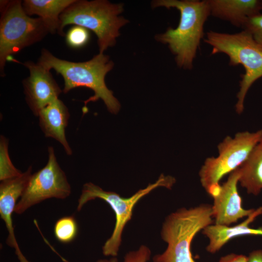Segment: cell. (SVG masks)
Segmentation results:
<instances>
[{
  "label": "cell",
  "mask_w": 262,
  "mask_h": 262,
  "mask_svg": "<svg viewBox=\"0 0 262 262\" xmlns=\"http://www.w3.org/2000/svg\"><path fill=\"white\" fill-rule=\"evenodd\" d=\"M32 167L20 176L1 181L0 184V214L8 231L6 244L14 248L20 262H29L22 254L14 234L12 213L15 212L16 202L24 192L32 176Z\"/></svg>",
  "instance_id": "obj_12"
},
{
  "label": "cell",
  "mask_w": 262,
  "mask_h": 262,
  "mask_svg": "<svg viewBox=\"0 0 262 262\" xmlns=\"http://www.w3.org/2000/svg\"><path fill=\"white\" fill-rule=\"evenodd\" d=\"M247 257V262H262V250L254 251Z\"/></svg>",
  "instance_id": "obj_24"
},
{
  "label": "cell",
  "mask_w": 262,
  "mask_h": 262,
  "mask_svg": "<svg viewBox=\"0 0 262 262\" xmlns=\"http://www.w3.org/2000/svg\"><path fill=\"white\" fill-rule=\"evenodd\" d=\"M47 164L32 174L16 203L15 212L21 214L32 206L50 198L64 199L71 193V187L60 167L52 147H48Z\"/></svg>",
  "instance_id": "obj_9"
},
{
  "label": "cell",
  "mask_w": 262,
  "mask_h": 262,
  "mask_svg": "<svg viewBox=\"0 0 262 262\" xmlns=\"http://www.w3.org/2000/svg\"><path fill=\"white\" fill-rule=\"evenodd\" d=\"M8 141L3 135L0 137V180L2 181L20 176L22 173L13 164L8 150Z\"/></svg>",
  "instance_id": "obj_19"
},
{
  "label": "cell",
  "mask_w": 262,
  "mask_h": 262,
  "mask_svg": "<svg viewBox=\"0 0 262 262\" xmlns=\"http://www.w3.org/2000/svg\"><path fill=\"white\" fill-rule=\"evenodd\" d=\"M151 251L145 245H142L138 249L130 251L124 257V262H147L150 257Z\"/></svg>",
  "instance_id": "obj_22"
},
{
  "label": "cell",
  "mask_w": 262,
  "mask_h": 262,
  "mask_svg": "<svg viewBox=\"0 0 262 262\" xmlns=\"http://www.w3.org/2000/svg\"><path fill=\"white\" fill-rule=\"evenodd\" d=\"M247 258L245 255L232 253L221 257L219 262H247Z\"/></svg>",
  "instance_id": "obj_23"
},
{
  "label": "cell",
  "mask_w": 262,
  "mask_h": 262,
  "mask_svg": "<svg viewBox=\"0 0 262 262\" xmlns=\"http://www.w3.org/2000/svg\"><path fill=\"white\" fill-rule=\"evenodd\" d=\"M122 4H112L108 1L76 0L60 15L59 33L66 25L73 24L92 30L98 38L99 53L115 43L120 28L128 20L119 15L123 11Z\"/></svg>",
  "instance_id": "obj_5"
},
{
  "label": "cell",
  "mask_w": 262,
  "mask_h": 262,
  "mask_svg": "<svg viewBox=\"0 0 262 262\" xmlns=\"http://www.w3.org/2000/svg\"><path fill=\"white\" fill-rule=\"evenodd\" d=\"M78 233V225L73 216H65L58 220L54 227V233L57 240L63 243L72 241Z\"/></svg>",
  "instance_id": "obj_18"
},
{
  "label": "cell",
  "mask_w": 262,
  "mask_h": 262,
  "mask_svg": "<svg viewBox=\"0 0 262 262\" xmlns=\"http://www.w3.org/2000/svg\"><path fill=\"white\" fill-rule=\"evenodd\" d=\"M38 116L40 127L45 136L58 141L66 154L71 155L72 150L65 134L70 114L63 101L58 98L52 101L40 111Z\"/></svg>",
  "instance_id": "obj_13"
},
{
  "label": "cell",
  "mask_w": 262,
  "mask_h": 262,
  "mask_svg": "<svg viewBox=\"0 0 262 262\" xmlns=\"http://www.w3.org/2000/svg\"><path fill=\"white\" fill-rule=\"evenodd\" d=\"M175 182L174 177L162 174L154 183L148 184L128 198L121 197L115 192L104 191L98 186L88 182L83 186L77 210L80 211L86 203L96 198L102 199L110 205L115 215V223L111 236L102 246V252L105 256L115 257L119 251L124 227L131 220L136 203L155 188L162 186L171 189Z\"/></svg>",
  "instance_id": "obj_6"
},
{
  "label": "cell",
  "mask_w": 262,
  "mask_h": 262,
  "mask_svg": "<svg viewBox=\"0 0 262 262\" xmlns=\"http://www.w3.org/2000/svg\"><path fill=\"white\" fill-rule=\"evenodd\" d=\"M76 0H25L23 7L29 15H36L43 20L49 32L59 33L61 14Z\"/></svg>",
  "instance_id": "obj_16"
},
{
  "label": "cell",
  "mask_w": 262,
  "mask_h": 262,
  "mask_svg": "<svg viewBox=\"0 0 262 262\" xmlns=\"http://www.w3.org/2000/svg\"><path fill=\"white\" fill-rule=\"evenodd\" d=\"M242 28L248 32L255 41L262 47V13L249 17Z\"/></svg>",
  "instance_id": "obj_21"
},
{
  "label": "cell",
  "mask_w": 262,
  "mask_h": 262,
  "mask_svg": "<svg viewBox=\"0 0 262 262\" xmlns=\"http://www.w3.org/2000/svg\"><path fill=\"white\" fill-rule=\"evenodd\" d=\"M212 217V206L206 204L181 208L170 214L161 232L167 247L162 254L153 257V262H195L191 243L199 231L213 223Z\"/></svg>",
  "instance_id": "obj_3"
},
{
  "label": "cell",
  "mask_w": 262,
  "mask_h": 262,
  "mask_svg": "<svg viewBox=\"0 0 262 262\" xmlns=\"http://www.w3.org/2000/svg\"><path fill=\"white\" fill-rule=\"evenodd\" d=\"M0 21V72L10 56L40 41L49 33L40 17L28 15L20 0L6 1L1 5Z\"/></svg>",
  "instance_id": "obj_8"
},
{
  "label": "cell",
  "mask_w": 262,
  "mask_h": 262,
  "mask_svg": "<svg viewBox=\"0 0 262 262\" xmlns=\"http://www.w3.org/2000/svg\"></svg>",
  "instance_id": "obj_26"
},
{
  "label": "cell",
  "mask_w": 262,
  "mask_h": 262,
  "mask_svg": "<svg viewBox=\"0 0 262 262\" xmlns=\"http://www.w3.org/2000/svg\"><path fill=\"white\" fill-rule=\"evenodd\" d=\"M24 65L30 72L23 82L26 100L33 115L38 116L42 109L58 98L62 90L49 70L31 61Z\"/></svg>",
  "instance_id": "obj_10"
},
{
  "label": "cell",
  "mask_w": 262,
  "mask_h": 262,
  "mask_svg": "<svg viewBox=\"0 0 262 262\" xmlns=\"http://www.w3.org/2000/svg\"><path fill=\"white\" fill-rule=\"evenodd\" d=\"M239 168L229 174L218 194L213 197L212 215L216 225L229 226L240 218L248 216L255 211L246 210L242 206V199L237 188L240 177Z\"/></svg>",
  "instance_id": "obj_11"
},
{
  "label": "cell",
  "mask_w": 262,
  "mask_h": 262,
  "mask_svg": "<svg viewBox=\"0 0 262 262\" xmlns=\"http://www.w3.org/2000/svg\"><path fill=\"white\" fill-rule=\"evenodd\" d=\"M97 262H118L117 258L115 257H113L110 260L106 259H101L98 260Z\"/></svg>",
  "instance_id": "obj_25"
},
{
  "label": "cell",
  "mask_w": 262,
  "mask_h": 262,
  "mask_svg": "<svg viewBox=\"0 0 262 262\" xmlns=\"http://www.w3.org/2000/svg\"><path fill=\"white\" fill-rule=\"evenodd\" d=\"M154 7L175 8L180 12V20L176 29L169 28L159 35L158 39L168 45L176 56L178 66L185 69L193 67L194 58L203 38L204 25L211 15L208 0H159Z\"/></svg>",
  "instance_id": "obj_2"
},
{
  "label": "cell",
  "mask_w": 262,
  "mask_h": 262,
  "mask_svg": "<svg viewBox=\"0 0 262 262\" xmlns=\"http://www.w3.org/2000/svg\"><path fill=\"white\" fill-rule=\"evenodd\" d=\"M38 63L48 70L54 69L62 76L65 93L79 87L92 90L94 95L84 101V107L90 101L101 99L111 113L116 114L119 112L120 103L105 82L106 74L114 66L108 56L99 53L88 61L77 63L59 59L43 49Z\"/></svg>",
  "instance_id": "obj_1"
},
{
  "label": "cell",
  "mask_w": 262,
  "mask_h": 262,
  "mask_svg": "<svg viewBox=\"0 0 262 262\" xmlns=\"http://www.w3.org/2000/svg\"><path fill=\"white\" fill-rule=\"evenodd\" d=\"M204 41L212 47V54L224 53L229 58V65H241L245 68L235 105L236 112L241 114L249 88L262 77V47L244 30L234 33L210 31L207 33Z\"/></svg>",
  "instance_id": "obj_4"
},
{
  "label": "cell",
  "mask_w": 262,
  "mask_h": 262,
  "mask_svg": "<svg viewBox=\"0 0 262 262\" xmlns=\"http://www.w3.org/2000/svg\"><path fill=\"white\" fill-rule=\"evenodd\" d=\"M239 168L241 185L248 194L258 195L262 190V137Z\"/></svg>",
  "instance_id": "obj_17"
},
{
  "label": "cell",
  "mask_w": 262,
  "mask_h": 262,
  "mask_svg": "<svg viewBox=\"0 0 262 262\" xmlns=\"http://www.w3.org/2000/svg\"><path fill=\"white\" fill-rule=\"evenodd\" d=\"M211 15L242 27L262 10V0H208Z\"/></svg>",
  "instance_id": "obj_14"
},
{
  "label": "cell",
  "mask_w": 262,
  "mask_h": 262,
  "mask_svg": "<svg viewBox=\"0 0 262 262\" xmlns=\"http://www.w3.org/2000/svg\"><path fill=\"white\" fill-rule=\"evenodd\" d=\"M262 137V130L227 136L217 146L218 155L207 158L199 172L202 186L213 197L219 193V181L240 167Z\"/></svg>",
  "instance_id": "obj_7"
},
{
  "label": "cell",
  "mask_w": 262,
  "mask_h": 262,
  "mask_svg": "<svg viewBox=\"0 0 262 262\" xmlns=\"http://www.w3.org/2000/svg\"><path fill=\"white\" fill-rule=\"evenodd\" d=\"M89 37V33L86 28L76 25L68 31L66 35V40L67 44L70 47L78 48L86 44Z\"/></svg>",
  "instance_id": "obj_20"
},
{
  "label": "cell",
  "mask_w": 262,
  "mask_h": 262,
  "mask_svg": "<svg viewBox=\"0 0 262 262\" xmlns=\"http://www.w3.org/2000/svg\"><path fill=\"white\" fill-rule=\"evenodd\" d=\"M262 214V207L255 210L244 221L233 227L210 225L203 229V233L209 240L206 247L208 252L214 253L232 238L246 235H262V228L254 229L249 227L255 218Z\"/></svg>",
  "instance_id": "obj_15"
}]
</instances>
